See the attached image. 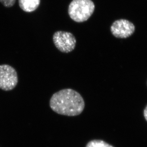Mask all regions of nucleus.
<instances>
[{
    "label": "nucleus",
    "mask_w": 147,
    "mask_h": 147,
    "mask_svg": "<svg viewBox=\"0 0 147 147\" xmlns=\"http://www.w3.org/2000/svg\"><path fill=\"white\" fill-rule=\"evenodd\" d=\"M95 9L92 0H73L68 6V13L74 21L83 23L88 20Z\"/></svg>",
    "instance_id": "2"
},
{
    "label": "nucleus",
    "mask_w": 147,
    "mask_h": 147,
    "mask_svg": "<svg viewBox=\"0 0 147 147\" xmlns=\"http://www.w3.org/2000/svg\"><path fill=\"white\" fill-rule=\"evenodd\" d=\"M41 0H19V6L26 13H32L38 8Z\"/></svg>",
    "instance_id": "6"
},
{
    "label": "nucleus",
    "mask_w": 147,
    "mask_h": 147,
    "mask_svg": "<svg viewBox=\"0 0 147 147\" xmlns=\"http://www.w3.org/2000/svg\"><path fill=\"white\" fill-rule=\"evenodd\" d=\"M16 0H0V2L4 7L7 8L13 7L16 3Z\"/></svg>",
    "instance_id": "8"
},
{
    "label": "nucleus",
    "mask_w": 147,
    "mask_h": 147,
    "mask_svg": "<svg viewBox=\"0 0 147 147\" xmlns=\"http://www.w3.org/2000/svg\"><path fill=\"white\" fill-rule=\"evenodd\" d=\"M86 147H114L103 140H95L88 142Z\"/></svg>",
    "instance_id": "7"
},
{
    "label": "nucleus",
    "mask_w": 147,
    "mask_h": 147,
    "mask_svg": "<svg viewBox=\"0 0 147 147\" xmlns=\"http://www.w3.org/2000/svg\"><path fill=\"white\" fill-rule=\"evenodd\" d=\"M143 115H144V117L145 119H146V121H147V105L146 107V108H145L144 112H143Z\"/></svg>",
    "instance_id": "9"
},
{
    "label": "nucleus",
    "mask_w": 147,
    "mask_h": 147,
    "mask_svg": "<svg viewBox=\"0 0 147 147\" xmlns=\"http://www.w3.org/2000/svg\"><path fill=\"white\" fill-rule=\"evenodd\" d=\"M53 40L57 49L64 53L73 51L76 45V38L72 33L68 32H56L53 36Z\"/></svg>",
    "instance_id": "4"
},
{
    "label": "nucleus",
    "mask_w": 147,
    "mask_h": 147,
    "mask_svg": "<svg viewBox=\"0 0 147 147\" xmlns=\"http://www.w3.org/2000/svg\"><path fill=\"white\" fill-rule=\"evenodd\" d=\"M112 34L119 38H127L134 33L135 27L133 23L126 19L116 20L112 24Z\"/></svg>",
    "instance_id": "5"
},
{
    "label": "nucleus",
    "mask_w": 147,
    "mask_h": 147,
    "mask_svg": "<svg viewBox=\"0 0 147 147\" xmlns=\"http://www.w3.org/2000/svg\"><path fill=\"white\" fill-rule=\"evenodd\" d=\"M50 107L55 113L67 116H76L83 111L85 103L82 96L71 89H62L53 95Z\"/></svg>",
    "instance_id": "1"
},
{
    "label": "nucleus",
    "mask_w": 147,
    "mask_h": 147,
    "mask_svg": "<svg viewBox=\"0 0 147 147\" xmlns=\"http://www.w3.org/2000/svg\"><path fill=\"white\" fill-rule=\"evenodd\" d=\"M18 82L17 72L8 65H0V89L5 91L12 90Z\"/></svg>",
    "instance_id": "3"
}]
</instances>
